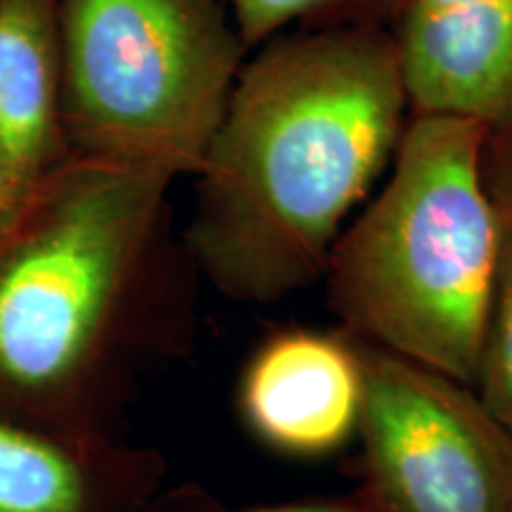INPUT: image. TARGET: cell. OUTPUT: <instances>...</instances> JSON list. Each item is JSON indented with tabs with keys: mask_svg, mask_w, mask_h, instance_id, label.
Returning a JSON list of instances; mask_svg holds the SVG:
<instances>
[{
	"mask_svg": "<svg viewBox=\"0 0 512 512\" xmlns=\"http://www.w3.org/2000/svg\"><path fill=\"white\" fill-rule=\"evenodd\" d=\"M408 117L389 29H297L254 48L195 174L192 264L247 306L320 283Z\"/></svg>",
	"mask_w": 512,
	"mask_h": 512,
	"instance_id": "cell-1",
	"label": "cell"
},
{
	"mask_svg": "<svg viewBox=\"0 0 512 512\" xmlns=\"http://www.w3.org/2000/svg\"><path fill=\"white\" fill-rule=\"evenodd\" d=\"M174 178L69 155L0 230V415L67 437L110 420L176 337L145 292Z\"/></svg>",
	"mask_w": 512,
	"mask_h": 512,
	"instance_id": "cell-2",
	"label": "cell"
},
{
	"mask_svg": "<svg viewBox=\"0 0 512 512\" xmlns=\"http://www.w3.org/2000/svg\"><path fill=\"white\" fill-rule=\"evenodd\" d=\"M489 133L472 119L411 114L320 280L339 330L467 387L501 254V211L484 174Z\"/></svg>",
	"mask_w": 512,
	"mask_h": 512,
	"instance_id": "cell-3",
	"label": "cell"
},
{
	"mask_svg": "<svg viewBox=\"0 0 512 512\" xmlns=\"http://www.w3.org/2000/svg\"><path fill=\"white\" fill-rule=\"evenodd\" d=\"M69 155L195 176L249 48L219 0H57Z\"/></svg>",
	"mask_w": 512,
	"mask_h": 512,
	"instance_id": "cell-4",
	"label": "cell"
},
{
	"mask_svg": "<svg viewBox=\"0 0 512 512\" xmlns=\"http://www.w3.org/2000/svg\"><path fill=\"white\" fill-rule=\"evenodd\" d=\"M356 344L363 366L358 491L382 512H512V432L475 389L375 344Z\"/></svg>",
	"mask_w": 512,
	"mask_h": 512,
	"instance_id": "cell-5",
	"label": "cell"
},
{
	"mask_svg": "<svg viewBox=\"0 0 512 512\" xmlns=\"http://www.w3.org/2000/svg\"><path fill=\"white\" fill-rule=\"evenodd\" d=\"M363 366L344 330H280L242 368L238 413L247 432L287 458H325L356 439Z\"/></svg>",
	"mask_w": 512,
	"mask_h": 512,
	"instance_id": "cell-6",
	"label": "cell"
},
{
	"mask_svg": "<svg viewBox=\"0 0 512 512\" xmlns=\"http://www.w3.org/2000/svg\"><path fill=\"white\" fill-rule=\"evenodd\" d=\"M389 31L411 114L512 126V0H403Z\"/></svg>",
	"mask_w": 512,
	"mask_h": 512,
	"instance_id": "cell-7",
	"label": "cell"
},
{
	"mask_svg": "<svg viewBox=\"0 0 512 512\" xmlns=\"http://www.w3.org/2000/svg\"><path fill=\"white\" fill-rule=\"evenodd\" d=\"M162 456L112 434L67 437L0 415V512H143Z\"/></svg>",
	"mask_w": 512,
	"mask_h": 512,
	"instance_id": "cell-8",
	"label": "cell"
},
{
	"mask_svg": "<svg viewBox=\"0 0 512 512\" xmlns=\"http://www.w3.org/2000/svg\"><path fill=\"white\" fill-rule=\"evenodd\" d=\"M62 138L57 0H0V169L29 195Z\"/></svg>",
	"mask_w": 512,
	"mask_h": 512,
	"instance_id": "cell-9",
	"label": "cell"
},
{
	"mask_svg": "<svg viewBox=\"0 0 512 512\" xmlns=\"http://www.w3.org/2000/svg\"><path fill=\"white\" fill-rule=\"evenodd\" d=\"M252 53L271 38L297 29H392L403 0H219Z\"/></svg>",
	"mask_w": 512,
	"mask_h": 512,
	"instance_id": "cell-10",
	"label": "cell"
},
{
	"mask_svg": "<svg viewBox=\"0 0 512 512\" xmlns=\"http://www.w3.org/2000/svg\"><path fill=\"white\" fill-rule=\"evenodd\" d=\"M496 204L501 211V254L472 389L486 411L512 432V200Z\"/></svg>",
	"mask_w": 512,
	"mask_h": 512,
	"instance_id": "cell-11",
	"label": "cell"
},
{
	"mask_svg": "<svg viewBox=\"0 0 512 512\" xmlns=\"http://www.w3.org/2000/svg\"><path fill=\"white\" fill-rule=\"evenodd\" d=\"M143 512H382L377 505L363 496L361 491L339 498H316V501H294L275 505H254V508H223L209 498L183 494L169 501L155 498Z\"/></svg>",
	"mask_w": 512,
	"mask_h": 512,
	"instance_id": "cell-12",
	"label": "cell"
},
{
	"mask_svg": "<svg viewBox=\"0 0 512 512\" xmlns=\"http://www.w3.org/2000/svg\"><path fill=\"white\" fill-rule=\"evenodd\" d=\"M484 174L494 200H512V126L489 133L484 147Z\"/></svg>",
	"mask_w": 512,
	"mask_h": 512,
	"instance_id": "cell-13",
	"label": "cell"
},
{
	"mask_svg": "<svg viewBox=\"0 0 512 512\" xmlns=\"http://www.w3.org/2000/svg\"><path fill=\"white\" fill-rule=\"evenodd\" d=\"M24 192H19L15 185L10 183V178L0 169V230H3L12 221V216L17 214L19 204L24 202Z\"/></svg>",
	"mask_w": 512,
	"mask_h": 512,
	"instance_id": "cell-14",
	"label": "cell"
}]
</instances>
